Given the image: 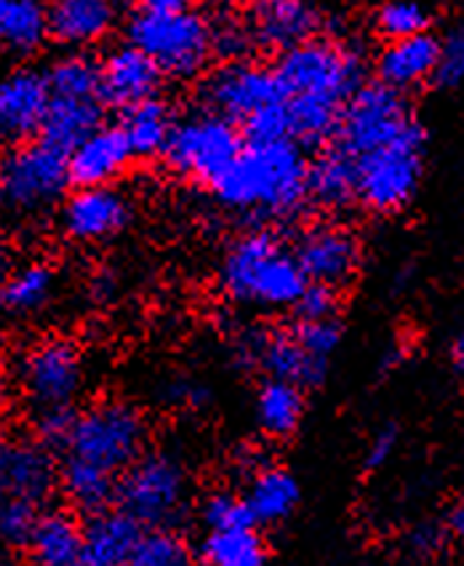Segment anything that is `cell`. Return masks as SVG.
<instances>
[{"label": "cell", "mask_w": 464, "mask_h": 566, "mask_svg": "<svg viewBox=\"0 0 464 566\" xmlns=\"http://www.w3.org/2000/svg\"><path fill=\"white\" fill-rule=\"evenodd\" d=\"M339 289L326 286V283H315L309 281L305 286V292L299 294L296 300L294 313L299 321H313V318H331L339 311Z\"/></svg>", "instance_id": "cell-42"}, {"label": "cell", "mask_w": 464, "mask_h": 566, "mask_svg": "<svg viewBox=\"0 0 464 566\" xmlns=\"http://www.w3.org/2000/svg\"><path fill=\"white\" fill-rule=\"evenodd\" d=\"M428 132L414 120L377 150L356 158L358 203L373 214H398L414 201L424 174Z\"/></svg>", "instance_id": "cell-5"}, {"label": "cell", "mask_w": 464, "mask_h": 566, "mask_svg": "<svg viewBox=\"0 0 464 566\" xmlns=\"http://www.w3.org/2000/svg\"><path fill=\"white\" fill-rule=\"evenodd\" d=\"M120 126H124L134 158L150 160L164 156L166 142L173 132V115L164 99L152 96V99H145L124 111V124Z\"/></svg>", "instance_id": "cell-30"}, {"label": "cell", "mask_w": 464, "mask_h": 566, "mask_svg": "<svg viewBox=\"0 0 464 566\" xmlns=\"http://www.w3.org/2000/svg\"><path fill=\"white\" fill-rule=\"evenodd\" d=\"M60 484L64 497L83 513H99L118 497V479L88 462L64 457L60 468Z\"/></svg>", "instance_id": "cell-31"}, {"label": "cell", "mask_w": 464, "mask_h": 566, "mask_svg": "<svg viewBox=\"0 0 464 566\" xmlns=\"http://www.w3.org/2000/svg\"><path fill=\"white\" fill-rule=\"evenodd\" d=\"M214 6H222V9H228V6H235L238 0H211Z\"/></svg>", "instance_id": "cell-53"}, {"label": "cell", "mask_w": 464, "mask_h": 566, "mask_svg": "<svg viewBox=\"0 0 464 566\" xmlns=\"http://www.w3.org/2000/svg\"><path fill=\"white\" fill-rule=\"evenodd\" d=\"M187 494L190 479L182 462L169 452H145L128 471L120 473L115 503L145 530H171L184 516Z\"/></svg>", "instance_id": "cell-7"}, {"label": "cell", "mask_w": 464, "mask_h": 566, "mask_svg": "<svg viewBox=\"0 0 464 566\" xmlns=\"http://www.w3.org/2000/svg\"><path fill=\"white\" fill-rule=\"evenodd\" d=\"M198 558L214 566H260L270 558L264 537L251 526H230V530H209L198 545Z\"/></svg>", "instance_id": "cell-32"}, {"label": "cell", "mask_w": 464, "mask_h": 566, "mask_svg": "<svg viewBox=\"0 0 464 566\" xmlns=\"http://www.w3.org/2000/svg\"><path fill=\"white\" fill-rule=\"evenodd\" d=\"M281 99H286V92L278 73L249 60H228L201 86V102L209 113L222 115L232 124H243L251 113Z\"/></svg>", "instance_id": "cell-12"}, {"label": "cell", "mask_w": 464, "mask_h": 566, "mask_svg": "<svg viewBox=\"0 0 464 566\" xmlns=\"http://www.w3.org/2000/svg\"><path fill=\"white\" fill-rule=\"evenodd\" d=\"M145 526L126 511L92 513V521L83 526V564L88 566H118L131 564Z\"/></svg>", "instance_id": "cell-23"}, {"label": "cell", "mask_w": 464, "mask_h": 566, "mask_svg": "<svg viewBox=\"0 0 464 566\" xmlns=\"http://www.w3.org/2000/svg\"><path fill=\"white\" fill-rule=\"evenodd\" d=\"M28 551L38 564H83V526L77 524V518L67 511L41 513Z\"/></svg>", "instance_id": "cell-27"}, {"label": "cell", "mask_w": 464, "mask_h": 566, "mask_svg": "<svg viewBox=\"0 0 464 566\" xmlns=\"http://www.w3.org/2000/svg\"><path fill=\"white\" fill-rule=\"evenodd\" d=\"M54 294V270L46 262H30V265L9 273L0 286V305L11 315L38 313Z\"/></svg>", "instance_id": "cell-33"}, {"label": "cell", "mask_w": 464, "mask_h": 566, "mask_svg": "<svg viewBox=\"0 0 464 566\" xmlns=\"http://www.w3.org/2000/svg\"><path fill=\"white\" fill-rule=\"evenodd\" d=\"M70 182L67 153L43 139L19 142L0 158V192L19 214H41L64 196Z\"/></svg>", "instance_id": "cell-8"}, {"label": "cell", "mask_w": 464, "mask_h": 566, "mask_svg": "<svg viewBox=\"0 0 464 566\" xmlns=\"http://www.w3.org/2000/svg\"><path fill=\"white\" fill-rule=\"evenodd\" d=\"M147 422L128 401H99L75 417L64 441V457L88 462L118 475L145 454Z\"/></svg>", "instance_id": "cell-6"}, {"label": "cell", "mask_w": 464, "mask_h": 566, "mask_svg": "<svg viewBox=\"0 0 464 566\" xmlns=\"http://www.w3.org/2000/svg\"><path fill=\"white\" fill-rule=\"evenodd\" d=\"M414 551L419 553V556H424V553L428 551H433V548H437V545H441V537H437V532L435 530H419L416 535H414Z\"/></svg>", "instance_id": "cell-50"}, {"label": "cell", "mask_w": 464, "mask_h": 566, "mask_svg": "<svg viewBox=\"0 0 464 566\" xmlns=\"http://www.w3.org/2000/svg\"><path fill=\"white\" fill-rule=\"evenodd\" d=\"M38 518V503H30V500H0V545L6 548H28L32 532H35Z\"/></svg>", "instance_id": "cell-37"}, {"label": "cell", "mask_w": 464, "mask_h": 566, "mask_svg": "<svg viewBox=\"0 0 464 566\" xmlns=\"http://www.w3.org/2000/svg\"><path fill=\"white\" fill-rule=\"evenodd\" d=\"M190 562L184 539L171 532L169 526H155L141 532L137 551H134V566H182Z\"/></svg>", "instance_id": "cell-36"}, {"label": "cell", "mask_w": 464, "mask_h": 566, "mask_svg": "<svg viewBox=\"0 0 464 566\" xmlns=\"http://www.w3.org/2000/svg\"><path fill=\"white\" fill-rule=\"evenodd\" d=\"M275 73L286 99H309L345 111L347 99L363 86L366 60L358 49L326 38H309L283 51Z\"/></svg>", "instance_id": "cell-3"}, {"label": "cell", "mask_w": 464, "mask_h": 566, "mask_svg": "<svg viewBox=\"0 0 464 566\" xmlns=\"http://www.w3.org/2000/svg\"><path fill=\"white\" fill-rule=\"evenodd\" d=\"M6 401H9V385H6V377H3V371H0V415H3V409H6Z\"/></svg>", "instance_id": "cell-52"}, {"label": "cell", "mask_w": 464, "mask_h": 566, "mask_svg": "<svg viewBox=\"0 0 464 566\" xmlns=\"http://www.w3.org/2000/svg\"><path fill=\"white\" fill-rule=\"evenodd\" d=\"M75 411L73 407H51V409H41L35 411V430H38V439L43 443H51V447H64L67 441L70 430L75 424Z\"/></svg>", "instance_id": "cell-43"}, {"label": "cell", "mask_w": 464, "mask_h": 566, "mask_svg": "<svg viewBox=\"0 0 464 566\" xmlns=\"http://www.w3.org/2000/svg\"><path fill=\"white\" fill-rule=\"evenodd\" d=\"M49 38V9L41 0H0V49L28 56Z\"/></svg>", "instance_id": "cell-29"}, {"label": "cell", "mask_w": 464, "mask_h": 566, "mask_svg": "<svg viewBox=\"0 0 464 566\" xmlns=\"http://www.w3.org/2000/svg\"><path fill=\"white\" fill-rule=\"evenodd\" d=\"M309 160L294 137L246 142L209 185L219 203L249 220H292L309 201Z\"/></svg>", "instance_id": "cell-1"}, {"label": "cell", "mask_w": 464, "mask_h": 566, "mask_svg": "<svg viewBox=\"0 0 464 566\" xmlns=\"http://www.w3.org/2000/svg\"><path fill=\"white\" fill-rule=\"evenodd\" d=\"M446 526H449L451 535H454L456 539H462V543H464V500H460V503L451 507Z\"/></svg>", "instance_id": "cell-49"}, {"label": "cell", "mask_w": 464, "mask_h": 566, "mask_svg": "<svg viewBox=\"0 0 464 566\" xmlns=\"http://www.w3.org/2000/svg\"><path fill=\"white\" fill-rule=\"evenodd\" d=\"M9 268H11V252H9V243L0 238V286H3V281L9 279Z\"/></svg>", "instance_id": "cell-51"}, {"label": "cell", "mask_w": 464, "mask_h": 566, "mask_svg": "<svg viewBox=\"0 0 464 566\" xmlns=\"http://www.w3.org/2000/svg\"><path fill=\"white\" fill-rule=\"evenodd\" d=\"M0 350H3V329H0Z\"/></svg>", "instance_id": "cell-54"}, {"label": "cell", "mask_w": 464, "mask_h": 566, "mask_svg": "<svg viewBox=\"0 0 464 566\" xmlns=\"http://www.w3.org/2000/svg\"><path fill=\"white\" fill-rule=\"evenodd\" d=\"M307 275L273 230H249L232 241L219 262V289L232 302L262 311H294Z\"/></svg>", "instance_id": "cell-2"}, {"label": "cell", "mask_w": 464, "mask_h": 566, "mask_svg": "<svg viewBox=\"0 0 464 566\" xmlns=\"http://www.w3.org/2000/svg\"><path fill=\"white\" fill-rule=\"evenodd\" d=\"M164 78V70L155 64L150 54H145L134 43H126L109 51L102 62L99 99L118 111H128L139 102L158 96Z\"/></svg>", "instance_id": "cell-19"}, {"label": "cell", "mask_w": 464, "mask_h": 566, "mask_svg": "<svg viewBox=\"0 0 464 566\" xmlns=\"http://www.w3.org/2000/svg\"><path fill=\"white\" fill-rule=\"evenodd\" d=\"M17 379L32 411L73 407L86 385L81 347L67 337L38 339L19 356Z\"/></svg>", "instance_id": "cell-11"}, {"label": "cell", "mask_w": 464, "mask_h": 566, "mask_svg": "<svg viewBox=\"0 0 464 566\" xmlns=\"http://www.w3.org/2000/svg\"><path fill=\"white\" fill-rule=\"evenodd\" d=\"M302 385L288 382V379L267 377L256 394V422L262 433L270 439H292L299 430L302 417H305V394Z\"/></svg>", "instance_id": "cell-28"}, {"label": "cell", "mask_w": 464, "mask_h": 566, "mask_svg": "<svg viewBox=\"0 0 464 566\" xmlns=\"http://www.w3.org/2000/svg\"><path fill=\"white\" fill-rule=\"evenodd\" d=\"M320 22L324 19L313 0H256L246 24L254 46L283 54L315 38Z\"/></svg>", "instance_id": "cell-18"}, {"label": "cell", "mask_w": 464, "mask_h": 566, "mask_svg": "<svg viewBox=\"0 0 464 566\" xmlns=\"http://www.w3.org/2000/svg\"><path fill=\"white\" fill-rule=\"evenodd\" d=\"M60 481L54 457L43 441L0 439V500H30L41 505Z\"/></svg>", "instance_id": "cell-16"}, {"label": "cell", "mask_w": 464, "mask_h": 566, "mask_svg": "<svg viewBox=\"0 0 464 566\" xmlns=\"http://www.w3.org/2000/svg\"><path fill=\"white\" fill-rule=\"evenodd\" d=\"M201 518L209 530H230V526H251L256 524L251 516L246 497L241 494L228 492V489H219L211 492L201 505Z\"/></svg>", "instance_id": "cell-38"}, {"label": "cell", "mask_w": 464, "mask_h": 566, "mask_svg": "<svg viewBox=\"0 0 464 566\" xmlns=\"http://www.w3.org/2000/svg\"><path fill=\"white\" fill-rule=\"evenodd\" d=\"M102 126L99 99H75V96H51V105L43 118L41 137L62 153L75 150L88 134Z\"/></svg>", "instance_id": "cell-26"}, {"label": "cell", "mask_w": 464, "mask_h": 566, "mask_svg": "<svg viewBox=\"0 0 464 566\" xmlns=\"http://www.w3.org/2000/svg\"><path fill=\"white\" fill-rule=\"evenodd\" d=\"M443 41L430 30L416 35L387 41L382 54L377 56V78L390 86L411 92L435 78V70L441 64Z\"/></svg>", "instance_id": "cell-21"}, {"label": "cell", "mask_w": 464, "mask_h": 566, "mask_svg": "<svg viewBox=\"0 0 464 566\" xmlns=\"http://www.w3.org/2000/svg\"><path fill=\"white\" fill-rule=\"evenodd\" d=\"M131 222V201L113 185L75 188L64 201L62 230L70 241L99 243L124 233Z\"/></svg>", "instance_id": "cell-14"}, {"label": "cell", "mask_w": 464, "mask_h": 566, "mask_svg": "<svg viewBox=\"0 0 464 566\" xmlns=\"http://www.w3.org/2000/svg\"><path fill=\"white\" fill-rule=\"evenodd\" d=\"M49 105V78L38 70L19 67L0 78V139L19 145L41 134Z\"/></svg>", "instance_id": "cell-17"}, {"label": "cell", "mask_w": 464, "mask_h": 566, "mask_svg": "<svg viewBox=\"0 0 464 566\" xmlns=\"http://www.w3.org/2000/svg\"><path fill=\"white\" fill-rule=\"evenodd\" d=\"M396 447H398V428L396 424H384L382 430H377V436H373L369 449H366V468L369 471H379V468H384L387 462H390V457L396 454Z\"/></svg>", "instance_id": "cell-45"}, {"label": "cell", "mask_w": 464, "mask_h": 566, "mask_svg": "<svg viewBox=\"0 0 464 566\" xmlns=\"http://www.w3.org/2000/svg\"><path fill=\"white\" fill-rule=\"evenodd\" d=\"M139 9H150V11H184L192 9L196 0H137Z\"/></svg>", "instance_id": "cell-47"}, {"label": "cell", "mask_w": 464, "mask_h": 566, "mask_svg": "<svg viewBox=\"0 0 464 566\" xmlns=\"http://www.w3.org/2000/svg\"><path fill=\"white\" fill-rule=\"evenodd\" d=\"M296 260L305 270L307 281L345 289L356 281L360 268V241L345 224L320 222L296 238Z\"/></svg>", "instance_id": "cell-13"}, {"label": "cell", "mask_w": 464, "mask_h": 566, "mask_svg": "<svg viewBox=\"0 0 464 566\" xmlns=\"http://www.w3.org/2000/svg\"><path fill=\"white\" fill-rule=\"evenodd\" d=\"M254 46L251 41L249 24L232 22V19H222L214 24V54L224 56V60H243V54Z\"/></svg>", "instance_id": "cell-44"}, {"label": "cell", "mask_w": 464, "mask_h": 566, "mask_svg": "<svg viewBox=\"0 0 464 566\" xmlns=\"http://www.w3.org/2000/svg\"><path fill=\"white\" fill-rule=\"evenodd\" d=\"M309 201L320 209L345 211L358 201V171L356 158L334 145L331 150L320 153L309 160Z\"/></svg>", "instance_id": "cell-24"}, {"label": "cell", "mask_w": 464, "mask_h": 566, "mask_svg": "<svg viewBox=\"0 0 464 566\" xmlns=\"http://www.w3.org/2000/svg\"><path fill=\"white\" fill-rule=\"evenodd\" d=\"M449 361H451V369H454L460 377H464V329L456 334L454 343L449 347Z\"/></svg>", "instance_id": "cell-48"}, {"label": "cell", "mask_w": 464, "mask_h": 566, "mask_svg": "<svg viewBox=\"0 0 464 566\" xmlns=\"http://www.w3.org/2000/svg\"><path fill=\"white\" fill-rule=\"evenodd\" d=\"M51 96H75V99H99L102 62L88 54H67L51 64L46 73Z\"/></svg>", "instance_id": "cell-34"}, {"label": "cell", "mask_w": 464, "mask_h": 566, "mask_svg": "<svg viewBox=\"0 0 464 566\" xmlns=\"http://www.w3.org/2000/svg\"><path fill=\"white\" fill-rule=\"evenodd\" d=\"M294 334L309 353H315V356H320V358H331V353L341 345L345 329H341L337 315H331V318L299 321Z\"/></svg>", "instance_id": "cell-40"}, {"label": "cell", "mask_w": 464, "mask_h": 566, "mask_svg": "<svg viewBox=\"0 0 464 566\" xmlns=\"http://www.w3.org/2000/svg\"><path fill=\"white\" fill-rule=\"evenodd\" d=\"M134 153L124 126H99L75 150H70V182L75 188L113 185L131 166Z\"/></svg>", "instance_id": "cell-20"}, {"label": "cell", "mask_w": 464, "mask_h": 566, "mask_svg": "<svg viewBox=\"0 0 464 566\" xmlns=\"http://www.w3.org/2000/svg\"><path fill=\"white\" fill-rule=\"evenodd\" d=\"M0 203H3V192H0Z\"/></svg>", "instance_id": "cell-55"}, {"label": "cell", "mask_w": 464, "mask_h": 566, "mask_svg": "<svg viewBox=\"0 0 464 566\" xmlns=\"http://www.w3.org/2000/svg\"><path fill=\"white\" fill-rule=\"evenodd\" d=\"M373 28L384 41H398L430 30V11L419 0H384L373 11Z\"/></svg>", "instance_id": "cell-35"}, {"label": "cell", "mask_w": 464, "mask_h": 566, "mask_svg": "<svg viewBox=\"0 0 464 566\" xmlns=\"http://www.w3.org/2000/svg\"><path fill=\"white\" fill-rule=\"evenodd\" d=\"M241 353L249 364H256L267 377L288 379L302 388L324 385L328 371V358L315 356L296 339V334L270 332L249 334L241 343Z\"/></svg>", "instance_id": "cell-15"}, {"label": "cell", "mask_w": 464, "mask_h": 566, "mask_svg": "<svg viewBox=\"0 0 464 566\" xmlns=\"http://www.w3.org/2000/svg\"><path fill=\"white\" fill-rule=\"evenodd\" d=\"M243 497H246L256 524L278 526L294 516L302 492L299 481L292 473L275 465H264L256 473H251V484Z\"/></svg>", "instance_id": "cell-25"}, {"label": "cell", "mask_w": 464, "mask_h": 566, "mask_svg": "<svg viewBox=\"0 0 464 566\" xmlns=\"http://www.w3.org/2000/svg\"><path fill=\"white\" fill-rule=\"evenodd\" d=\"M243 150V137L235 124L217 113L192 115V118L173 124V132L164 150L166 169L177 177L214 182L238 153Z\"/></svg>", "instance_id": "cell-10"}, {"label": "cell", "mask_w": 464, "mask_h": 566, "mask_svg": "<svg viewBox=\"0 0 464 566\" xmlns=\"http://www.w3.org/2000/svg\"><path fill=\"white\" fill-rule=\"evenodd\" d=\"M243 137L249 142H275L292 137V113L288 102H270L243 120Z\"/></svg>", "instance_id": "cell-39"}, {"label": "cell", "mask_w": 464, "mask_h": 566, "mask_svg": "<svg viewBox=\"0 0 464 566\" xmlns=\"http://www.w3.org/2000/svg\"><path fill=\"white\" fill-rule=\"evenodd\" d=\"M169 396L179 403H203L205 401V390L196 388V385H190V382H173L169 388Z\"/></svg>", "instance_id": "cell-46"}, {"label": "cell", "mask_w": 464, "mask_h": 566, "mask_svg": "<svg viewBox=\"0 0 464 566\" xmlns=\"http://www.w3.org/2000/svg\"><path fill=\"white\" fill-rule=\"evenodd\" d=\"M126 35L173 81L198 78L214 56V24L192 9H139L128 19Z\"/></svg>", "instance_id": "cell-4"}, {"label": "cell", "mask_w": 464, "mask_h": 566, "mask_svg": "<svg viewBox=\"0 0 464 566\" xmlns=\"http://www.w3.org/2000/svg\"><path fill=\"white\" fill-rule=\"evenodd\" d=\"M118 22L115 0H51L49 38L62 46H94Z\"/></svg>", "instance_id": "cell-22"}, {"label": "cell", "mask_w": 464, "mask_h": 566, "mask_svg": "<svg viewBox=\"0 0 464 566\" xmlns=\"http://www.w3.org/2000/svg\"><path fill=\"white\" fill-rule=\"evenodd\" d=\"M437 86L462 88L464 86V28L449 32L441 46V64L435 70Z\"/></svg>", "instance_id": "cell-41"}, {"label": "cell", "mask_w": 464, "mask_h": 566, "mask_svg": "<svg viewBox=\"0 0 464 566\" xmlns=\"http://www.w3.org/2000/svg\"><path fill=\"white\" fill-rule=\"evenodd\" d=\"M414 120L409 96L401 88L384 81L363 83L347 99L334 139H337V147L358 158L392 142Z\"/></svg>", "instance_id": "cell-9"}]
</instances>
